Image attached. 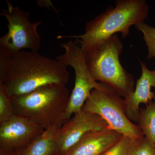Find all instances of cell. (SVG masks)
<instances>
[{
  "label": "cell",
  "instance_id": "obj_1",
  "mask_svg": "<svg viewBox=\"0 0 155 155\" xmlns=\"http://www.w3.org/2000/svg\"><path fill=\"white\" fill-rule=\"evenodd\" d=\"M68 67L38 52L23 50L11 55L0 53V84L11 97L48 84L66 86Z\"/></svg>",
  "mask_w": 155,
  "mask_h": 155
},
{
  "label": "cell",
  "instance_id": "obj_2",
  "mask_svg": "<svg viewBox=\"0 0 155 155\" xmlns=\"http://www.w3.org/2000/svg\"><path fill=\"white\" fill-rule=\"evenodd\" d=\"M149 7L144 0H117L115 7L105 11L87 22L83 34L59 35L58 39L75 38L85 52L95 48L117 32L122 38L129 35L132 25L143 22L149 15Z\"/></svg>",
  "mask_w": 155,
  "mask_h": 155
},
{
  "label": "cell",
  "instance_id": "obj_3",
  "mask_svg": "<svg viewBox=\"0 0 155 155\" xmlns=\"http://www.w3.org/2000/svg\"><path fill=\"white\" fill-rule=\"evenodd\" d=\"M69 97L66 86L51 84L11 99L15 114L48 130L60 128L67 122Z\"/></svg>",
  "mask_w": 155,
  "mask_h": 155
},
{
  "label": "cell",
  "instance_id": "obj_4",
  "mask_svg": "<svg viewBox=\"0 0 155 155\" xmlns=\"http://www.w3.org/2000/svg\"><path fill=\"white\" fill-rule=\"evenodd\" d=\"M123 43L116 35L85 52L89 71L97 81L111 86L125 98L134 90L133 75L120 63Z\"/></svg>",
  "mask_w": 155,
  "mask_h": 155
},
{
  "label": "cell",
  "instance_id": "obj_5",
  "mask_svg": "<svg viewBox=\"0 0 155 155\" xmlns=\"http://www.w3.org/2000/svg\"><path fill=\"white\" fill-rule=\"evenodd\" d=\"M82 110L101 116L107 122L108 128L124 136L133 140L144 137L138 125L126 116L124 99L110 85L104 84L102 88L93 90Z\"/></svg>",
  "mask_w": 155,
  "mask_h": 155
},
{
  "label": "cell",
  "instance_id": "obj_6",
  "mask_svg": "<svg viewBox=\"0 0 155 155\" xmlns=\"http://www.w3.org/2000/svg\"><path fill=\"white\" fill-rule=\"evenodd\" d=\"M6 2L8 9L0 15L8 20V32L0 38V53L11 55L24 49L38 51L41 37L37 29L41 21L31 22L29 13L14 7L8 0Z\"/></svg>",
  "mask_w": 155,
  "mask_h": 155
},
{
  "label": "cell",
  "instance_id": "obj_7",
  "mask_svg": "<svg viewBox=\"0 0 155 155\" xmlns=\"http://www.w3.org/2000/svg\"><path fill=\"white\" fill-rule=\"evenodd\" d=\"M61 47L64 49L65 53L56 59L71 66L75 73V85L69 97L65 115L67 121L82 110L92 91L103 88L104 84L97 82L92 76L87 65L85 52L77 40L63 43Z\"/></svg>",
  "mask_w": 155,
  "mask_h": 155
},
{
  "label": "cell",
  "instance_id": "obj_8",
  "mask_svg": "<svg viewBox=\"0 0 155 155\" xmlns=\"http://www.w3.org/2000/svg\"><path fill=\"white\" fill-rule=\"evenodd\" d=\"M45 131L28 119L15 114L0 124V151L13 155Z\"/></svg>",
  "mask_w": 155,
  "mask_h": 155
},
{
  "label": "cell",
  "instance_id": "obj_9",
  "mask_svg": "<svg viewBox=\"0 0 155 155\" xmlns=\"http://www.w3.org/2000/svg\"><path fill=\"white\" fill-rule=\"evenodd\" d=\"M107 126L101 116L82 109L58 129V154H67L87 132L106 128Z\"/></svg>",
  "mask_w": 155,
  "mask_h": 155
},
{
  "label": "cell",
  "instance_id": "obj_10",
  "mask_svg": "<svg viewBox=\"0 0 155 155\" xmlns=\"http://www.w3.org/2000/svg\"><path fill=\"white\" fill-rule=\"evenodd\" d=\"M141 75L137 81L133 92L124 98L126 104L125 114L131 122L137 123L140 104L146 105L154 99L155 93L151 91L155 88V69L150 70L143 62L140 61Z\"/></svg>",
  "mask_w": 155,
  "mask_h": 155
},
{
  "label": "cell",
  "instance_id": "obj_11",
  "mask_svg": "<svg viewBox=\"0 0 155 155\" xmlns=\"http://www.w3.org/2000/svg\"><path fill=\"white\" fill-rule=\"evenodd\" d=\"M122 136L108 127L89 131L65 155H102Z\"/></svg>",
  "mask_w": 155,
  "mask_h": 155
},
{
  "label": "cell",
  "instance_id": "obj_12",
  "mask_svg": "<svg viewBox=\"0 0 155 155\" xmlns=\"http://www.w3.org/2000/svg\"><path fill=\"white\" fill-rule=\"evenodd\" d=\"M58 129L45 130L27 146L13 155H59Z\"/></svg>",
  "mask_w": 155,
  "mask_h": 155
},
{
  "label": "cell",
  "instance_id": "obj_13",
  "mask_svg": "<svg viewBox=\"0 0 155 155\" xmlns=\"http://www.w3.org/2000/svg\"><path fill=\"white\" fill-rule=\"evenodd\" d=\"M154 100L146 105L145 107L140 108L137 125L145 137L155 146V97Z\"/></svg>",
  "mask_w": 155,
  "mask_h": 155
},
{
  "label": "cell",
  "instance_id": "obj_14",
  "mask_svg": "<svg viewBox=\"0 0 155 155\" xmlns=\"http://www.w3.org/2000/svg\"><path fill=\"white\" fill-rule=\"evenodd\" d=\"M135 27L143 34V40L147 47V58L148 60L155 58V28L144 22L135 25Z\"/></svg>",
  "mask_w": 155,
  "mask_h": 155
},
{
  "label": "cell",
  "instance_id": "obj_15",
  "mask_svg": "<svg viewBox=\"0 0 155 155\" xmlns=\"http://www.w3.org/2000/svg\"><path fill=\"white\" fill-rule=\"evenodd\" d=\"M14 115L11 97L0 84V124L8 121Z\"/></svg>",
  "mask_w": 155,
  "mask_h": 155
},
{
  "label": "cell",
  "instance_id": "obj_16",
  "mask_svg": "<svg viewBox=\"0 0 155 155\" xmlns=\"http://www.w3.org/2000/svg\"><path fill=\"white\" fill-rule=\"evenodd\" d=\"M135 140L122 136L117 143L102 155H130V151Z\"/></svg>",
  "mask_w": 155,
  "mask_h": 155
},
{
  "label": "cell",
  "instance_id": "obj_17",
  "mask_svg": "<svg viewBox=\"0 0 155 155\" xmlns=\"http://www.w3.org/2000/svg\"><path fill=\"white\" fill-rule=\"evenodd\" d=\"M130 155H155V146L144 137L135 140Z\"/></svg>",
  "mask_w": 155,
  "mask_h": 155
},
{
  "label": "cell",
  "instance_id": "obj_18",
  "mask_svg": "<svg viewBox=\"0 0 155 155\" xmlns=\"http://www.w3.org/2000/svg\"><path fill=\"white\" fill-rule=\"evenodd\" d=\"M0 155H11L7 153L4 152L0 151Z\"/></svg>",
  "mask_w": 155,
  "mask_h": 155
}]
</instances>
